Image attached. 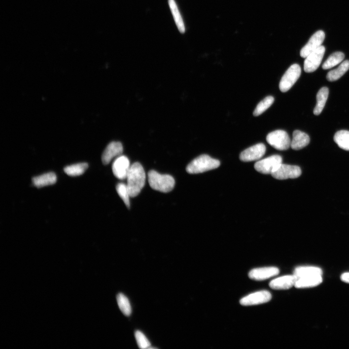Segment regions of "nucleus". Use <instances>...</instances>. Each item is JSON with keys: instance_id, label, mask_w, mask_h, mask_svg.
Wrapping results in <instances>:
<instances>
[{"instance_id": "f257e3e1", "label": "nucleus", "mask_w": 349, "mask_h": 349, "mask_svg": "<svg viewBox=\"0 0 349 349\" xmlns=\"http://www.w3.org/2000/svg\"><path fill=\"white\" fill-rule=\"evenodd\" d=\"M146 175L142 165L139 162L132 164L127 174V187L130 197L137 196L144 186Z\"/></svg>"}, {"instance_id": "f03ea898", "label": "nucleus", "mask_w": 349, "mask_h": 349, "mask_svg": "<svg viewBox=\"0 0 349 349\" xmlns=\"http://www.w3.org/2000/svg\"><path fill=\"white\" fill-rule=\"evenodd\" d=\"M148 180L152 189L162 192L171 191L175 185L174 179L171 175L160 174L153 170L148 173Z\"/></svg>"}, {"instance_id": "7ed1b4c3", "label": "nucleus", "mask_w": 349, "mask_h": 349, "mask_svg": "<svg viewBox=\"0 0 349 349\" xmlns=\"http://www.w3.org/2000/svg\"><path fill=\"white\" fill-rule=\"evenodd\" d=\"M220 165L219 160L209 156L203 154L193 159L186 167V171L189 174L202 173L216 169Z\"/></svg>"}, {"instance_id": "20e7f679", "label": "nucleus", "mask_w": 349, "mask_h": 349, "mask_svg": "<svg viewBox=\"0 0 349 349\" xmlns=\"http://www.w3.org/2000/svg\"><path fill=\"white\" fill-rule=\"evenodd\" d=\"M266 140L269 144L279 150H286L291 144L288 134L283 130H276L269 133Z\"/></svg>"}, {"instance_id": "39448f33", "label": "nucleus", "mask_w": 349, "mask_h": 349, "mask_svg": "<svg viewBox=\"0 0 349 349\" xmlns=\"http://www.w3.org/2000/svg\"><path fill=\"white\" fill-rule=\"evenodd\" d=\"M301 74L300 66L294 63L291 65L282 76L280 83L279 89L282 92L288 91L299 78Z\"/></svg>"}, {"instance_id": "423d86ee", "label": "nucleus", "mask_w": 349, "mask_h": 349, "mask_svg": "<svg viewBox=\"0 0 349 349\" xmlns=\"http://www.w3.org/2000/svg\"><path fill=\"white\" fill-rule=\"evenodd\" d=\"M282 163V158L274 155L257 161L254 165L257 172L263 174H271Z\"/></svg>"}, {"instance_id": "0eeeda50", "label": "nucleus", "mask_w": 349, "mask_h": 349, "mask_svg": "<svg viewBox=\"0 0 349 349\" xmlns=\"http://www.w3.org/2000/svg\"><path fill=\"white\" fill-rule=\"evenodd\" d=\"M325 51L324 46L321 45L305 58L303 66L305 72H313L318 68L322 61Z\"/></svg>"}, {"instance_id": "6e6552de", "label": "nucleus", "mask_w": 349, "mask_h": 349, "mask_svg": "<svg viewBox=\"0 0 349 349\" xmlns=\"http://www.w3.org/2000/svg\"><path fill=\"white\" fill-rule=\"evenodd\" d=\"M301 174V171L299 166L282 163L271 175L277 179L285 180L297 178Z\"/></svg>"}, {"instance_id": "1a4fd4ad", "label": "nucleus", "mask_w": 349, "mask_h": 349, "mask_svg": "<svg viewBox=\"0 0 349 349\" xmlns=\"http://www.w3.org/2000/svg\"><path fill=\"white\" fill-rule=\"evenodd\" d=\"M325 38V33L323 31L316 32L310 38L306 44L301 49L300 55L305 58L311 52L321 46Z\"/></svg>"}, {"instance_id": "9d476101", "label": "nucleus", "mask_w": 349, "mask_h": 349, "mask_svg": "<svg viewBox=\"0 0 349 349\" xmlns=\"http://www.w3.org/2000/svg\"><path fill=\"white\" fill-rule=\"evenodd\" d=\"M271 299L270 293L267 290L255 292L242 298L240 303L244 306L257 305L269 301Z\"/></svg>"}, {"instance_id": "9b49d317", "label": "nucleus", "mask_w": 349, "mask_h": 349, "mask_svg": "<svg viewBox=\"0 0 349 349\" xmlns=\"http://www.w3.org/2000/svg\"><path fill=\"white\" fill-rule=\"evenodd\" d=\"M266 149L263 143L256 144L243 150L240 154V160L244 162L258 160L265 154Z\"/></svg>"}, {"instance_id": "f8f14e48", "label": "nucleus", "mask_w": 349, "mask_h": 349, "mask_svg": "<svg viewBox=\"0 0 349 349\" xmlns=\"http://www.w3.org/2000/svg\"><path fill=\"white\" fill-rule=\"evenodd\" d=\"M130 166L128 159L125 156L121 155L117 157L113 162L112 172L117 178L125 179L127 178Z\"/></svg>"}, {"instance_id": "ddd939ff", "label": "nucleus", "mask_w": 349, "mask_h": 349, "mask_svg": "<svg viewBox=\"0 0 349 349\" xmlns=\"http://www.w3.org/2000/svg\"><path fill=\"white\" fill-rule=\"evenodd\" d=\"M123 148L119 142H112L109 143L102 155V161L105 165L109 164L114 157H118L123 153Z\"/></svg>"}, {"instance_id": "4468645a", "label": "nucleus", "mask_w": 349, "mask_h": 349, "mask_svg": "<svg viewBox=\"0 0 349 349\" xmlns=\"http://www.w3.org/2000/svg\"><path fill=\"white\" fill-rule=\"evenodd\" d=\"M279 273V270L276 267L259 268L252 270L249 273V277L252 279L260 281L277 275Z\"/></svg>"}, {"instance_id": "2eb2a0df", "label": "nucleus", "mask_w": 349, "mask_h": 349, "mask_svg": "<svg viewBox=\"0 0 349 349\" xmlns=\"http://www.w3.org/2000/svg\"><path fill=\"white\" fill-rule=\"evenodd\" d=\"M297 277L294 274L285 275L272 280L269 286L274 289H288L294 286Z\"/></svg>"}, {"instance_id": "dca6fc26", "label": "nucleus", "mask_w": 349, "mask_h": 349, "mask_svg": "<svg viewBox=\"0 0 349 349\" xmlns=\"http://www.w3.org/2000/svg\"><path fill=\"white\" fill-rule=\"evenodd\" d=\"M310 142V138L305 133L295 130L292 134L290 146L296 150H300L307 146Z\"/></svg>"}, {"instance_id": "f3484780", "label": "nucleus", "mask_w": 349, "mask_h": 349, "mask_svg": "<svg viewBox=\"0 0 349 349\" xmlns=\"http://www.w3.org/2000/svg\"><path fill=\"white\" fill-rule=\"evenodd\" d=\"M297 278L320 276L322 274V270L315 266H300L297 267L293 274Z\"/></svg>"}, {"instance_id": "a211bd4d", "label": "nucleus", "mask_w": 349, "mask_h": 349, "mask_svg": "<svg viewBox=\"0 0 349 349\" xmlns=\"http://www.w3.org/2000/svg\"><path fill=\"white\" fill-rule=\"evenodd\" d=\"M57 176L53 172H49L32 178L33 185L37 188L50 185L55 183Z\"/></svg>"}, {"instance_id": "6ab92c4d", "label": "nucleus", "mask_w": 349, "mask_h": 349, "mask_svg": "<svg viewBox=\"0 0 349 349\" xmlns=\"http://www.w3.org/2000/svg\"><path fill=\"white\" fill-rule=\"evenodd\" d=\"M322 282V275L297 278L294 286L298 288H304L316 286Z\"/></svg>"}, {"instance_id": "aec40b11", "label": "nucleus", "mask_w": 349, "mask_h": 349, "mask_svg": "<svg viewBox=\"0 0 349 349\" xmlns=\"http://www.w3.org/2000/svg\"><path fill=\"white\" fill-rule=\"evenodd\" d=\"M329 95V89L326 87L320 88L317 94V104L314 108L313 113L316 115H319L322 111Z\"/></svg>"}, {"instance_id": "412c9836", "label": "nucleus", "mask_w": 349, "mask_h": 349, "mask_svg": "<svg viewBox=\"0 0 349 349\" xmlns=\"http://www.w3.org/2000/svg\"><path fill=\"white\" fill-rule=\"evenodd\" d=\"M168 4L178 30L181 33H184V23L175 0H168Z\"/></svg>"}, {"instance_id": "4be33fe9", "label": "nucleus", "mask_w": 349, "mask_h": 349, "mask_svg": "<svg viewBox=\"0 0 349 349\" xmlns=\"http://www.w3.org/2000/svg\"><path fill=\"white\" fill-rule=\"evenodd\" d=\"M349 69V60L342 62L336 69L330 71L326 76L328 81H333L340 79Z\"/></svg>"}, {"instance_id": "5701e85b", "label": "nucleus", "mask_w": 349, "mask_h": 349, "mask_svg": "<svg viewBox=\"0 0 349 349\" xmlns=\"http://www.w3.org/2000/svg\"><path fill=\"white\" fill-rule=\"evenodd\" d=\"M333 140L340 148L349 151V131H338L335 133Z\"/></svg>"}, {"instance_id": "b1692460", "label": "nucleus", "mask_w": 349, "mask_h": 349, "mask_svg": "<svg viewBox=\"0 0 349 349\" xmlns=\"http://www.w3.org/2000/svg\"><path fill=\"white\" fill-rule=\"evenodd\" d=\"M88 167L87 163H79L65 167L64 171L69 176H75L82 174Z\"/></svg>"}, {"instance_id": "393cba45", "label": "nucleus", "mask_w": 349, "mask_h": 349, "mask_svg": "<svg viewBox=\"0 0 349 349\" xmlns=\"http://www.w3.org/2000/svg\"><path fill=\"white\" fill-rule=\"evenodd\" d=\"M345 57L344 54L341 51H336L332 53L323 63L322 68L328 69L340 63Z\"/></svg>"}, {"instance_id": "a878e982", "label": "nucleus", "mask_w": 349, "mask_h": 349, "mask_svg": "<svg viewBox=\"0 0 349 349\" xmlns=\"http://www.w3.org/2000/svg\"><path fill=\"white\" fill-rule=\"evenodd\" d=\"M118 306L122 312L126 316H129L131 313V308L127 298L123 294H118L116 297Z\"/></svg>"}, {"instance_id": "bb28decb", "label": "nucleus", "mask_w": 349, "mask_h": 349, "mask_svg": "<svg viewBox=\"0 0 349 349\" xmlns=\"http://www.w3.org/2000/svg\"><path fill=\"white\" fill-rule=\"evenodd\" d=\"M274 100V98L272 96H268L264 98L256 106L253 112L254 116H257L263 113L271 106Z\"/></svg>"}, {"instance_id": "cd10ccee", "label": "nucleus", "mask_w": 349, "mask_h": 349, "mask_svg": "<svg viewBox=\"0 0 349 349\" xmlns=\"http://www.w3.org/2000/svg\"><path fill=\"white\" fill-rule=\"evenodd\" d=\"M116 190L127 207L129 208V197H130V196L127 185L123 183H119L117 184Z\"/></svg>"}, {"instance_id": "c85d7f7f", "label": "nucleus", "mask_w": 349, "mask_h": 349, "mask_svg": "<svg viewBox=\"0 0 349 349\" xmlns=\"http://www.w3.org/2000/svg\"><path fill=\"white\" fill-rule=\"evenodd\" d=\"M135 337L138 347L141 349H147L150 346L149 341L145 335L140 331H136L135 333Z\"/></svg>"}, {"instance_id": "c756f323", "label": "nucleus", "mask_w": 349, "mask_h": 349, "mask_svg": "<svg viewBox=\"0 0 349 349\" xmlns=\"http://www.w3.org/2000/svg\"><path fill=\"white\" fill-rule=\"evenodd\" d=\"M341 279L342 281L349 283V272H345L341 276Z\"/></svg>"}]
</instances>
